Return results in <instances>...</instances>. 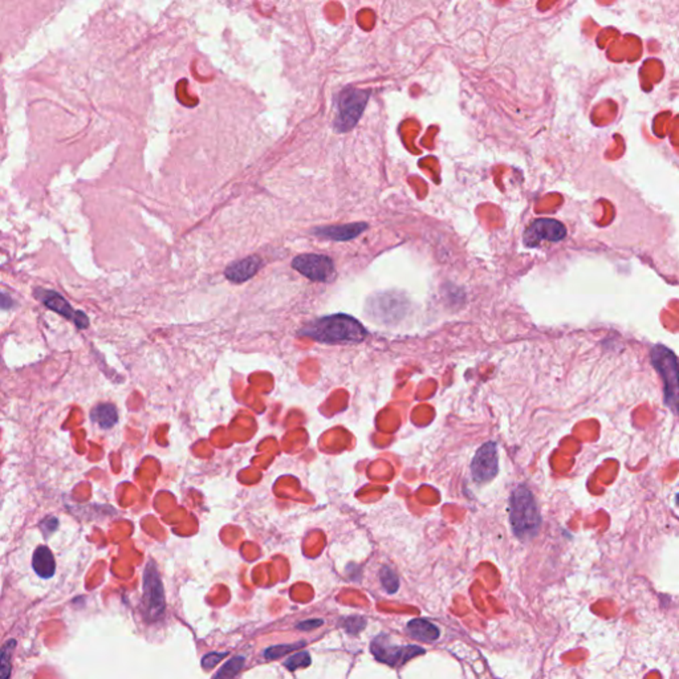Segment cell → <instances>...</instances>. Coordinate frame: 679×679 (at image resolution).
I'll return each instance as SVG.
<instances>
[{
    "mask_svg": "<svg viewBox=\"0 0 679 679\" xmlns=\"http://www.w3.org/2000/svg\"><path fill=\"white\" fill-rule=\"evenodd\" d=\"M298 333L326 344L361 342L368 336L360 321L342 313L318 318L304 326Z\"/></svg>",
    "mask_w": 679,
    "mask_h": 679,
    "instance_id": "1",
    "label": "cell"
},
{
    "mask_svg": "<svg viewBox=\"0 0 679 679\" xmlns=\"http://www.w3.org/2000/svg\"><path fill=\"white\" fill-rule=\"evenodd\" d=\"M292 267L313 281H331L336 276L332 259L325 255H300L294 259Z\"/></svg>",
    "mask_w": 679,
    "mask_h": 679,
    "instance_id": "7",
    "label": "cell"
},
{
    "mask_svg": "<svg viewBox=\"0 0 679 679\" xmlns=\"http://www.w3.org/2000/svg\"><path fill=\"white\" fill-rule=\"evenodd\" d=\"M246 659L243 657H233L226 662L220 670L215 674V678H233L244 666Z\"/></svg>",
    "mask_w": 679,
    "mask_h": 679,
    "instance_id": "17",
    "label": "cell"
},
{
    "mask_svg": "<svg viewBox=\"0 0 679 679\" xmlns=\"http://www.w3.org/2000/svg\"><path fill=\"white\" fill-rule=\"evenodd\" d=\"M380 578H381L382 587L387 593L394 594L398 591L400 578L392 568L383 567L380 572Z\"/></svg>",
    "mask_w": 679,
    "mask_h": 679,
    "instance_id": "18",
    "label": "cell"
},
{
    "mask_svg": "<svg viewBox=\"0 0 679 679\" xmlns=\"http://www.w3.org/2000/svg\"><path fill=\"white\" fill-rule=\"evenodd\" d=\"M301 646H305V641H298V642H295V643H287V645L271 646V648H268L264 652V657L267 658V659H277V658L287 656L288 653H292L294 650H296V649L301 648Z\"/></svg>",
    "mask_w": 679,
    "mask_h": 679,
    "instance_id": "19",
    "label": "cell"
},
{
    "mask_svg": "<svg viewBox=\"0 0 679 679\" xmlns=\"http://www.w3.org/2000/svg\"><path fill=\"white\" fill-rule=\"evenodd\" d=\"M370 92L356 89L352 86L345 88L336 99V118L335 129L340 133L349 131L356 127L368 104Z\"/></svg>",
    "mask_w": 679,
    "mask_h": 679,
    "instance_id": "3",
    "label": "cell"
},
{
    "mask_svg": "<svg viewBox=\"0 0 679 679\" xmlns=\"http://www.w3.org/2000/svg\"><path fill=\"white\" fill-rule=\"evenodd\" d=\"M509 523L515 536L523 541L533 539L541 526V516L530 489L516 488L509 499Z\"/></svg>",
    "mask_w": 679,
    "mask_h": 679,
    "instance_id": "2",
    "label": "cell"
},
{
    "mask_svg": "<svg viewBox=\"0 0 679 679\" xmlns=\"http://www.w3.org/2000/svg\"><path fill=\"white\" fill-rule=\"evenodd\" d=\"M311 656L308 652H300L297 653L295 656L288 658L285 662H284V666L288 669V670H297L300 667H307L311 665Z\"/></svg>",
    "mask_w": 679,
    "mask_h": 679,
    "instance_id": "20",
    "label": "cell"
},
{
    "mask_svg": "<svg viewBox=\"0 0 679 679\" xmlns=\"http://www.w3.org/2000/svg\"><path fill=\"white\" fill-rule=\"evenodd\" d=\"M35 296L38 297L48 309L56 312L57 315L63 316L66 320H71L72 322H75V325L79 329H85L89 326V318L84 312L83 311H75L72 308V305L56 291L36 288Z\"/></svg>",
    "mask_w": 679,
    "mask_h": 679,
    "instance_id": "8",
    "label": "cell"
},
{
    "mask_svg": "<svg viewBox=\"0 0 679 679\" xmlns=\"http://www.w3.org/2000/svg\"><path fill=\"white\" fill-rule=\"evenodd\" d=\"M57 526H59L57 519L56 517H52V516H49L45 520H42V523L40 524V527H42L44 532H53V530L57 528Z\"/></svg>",
    "mask_w": 679,
    "mask_h": 679,
    "instance_id": "24",
    "label": "cell"
},
{
    "mask_svg": "<svg viewBox=\"0 0 679 679\" xmlns=\"http://www.w3.org/2000/svg\"><path fill=\"white\" fill-rule=\"evenodd\" d=\"M226 656H227V653H209L202 659V666L206 670H212Z\"/></svg>",
    "mask_w": 679,
    "mask_h": 679,
    "instance_id": "22",
    "label": "cell"
},
{
    "mask_svg": "<svg viewBox=\"0 0 679 679\" xmlns=\"http://www.w3.org/2000/svg\"><path fill=\"white\" fill-rule=\"evenodd\" d=\"M16 648L15 639H8L0 648V678H10L12 671V656Z\"/></svg>",
    "mask_w": 679,
    "mask_h": 679,
    "instance_id": "16",
    "label": "cell"
},
{
    "mask_svg": "<svg viewBox=\"0 0 679 679\" xmlns=\"http://www.w3.org/2000/svg\"><path fill=\"white\" fill-rule=\"evenodd\" d=\"M370 650L377 661L392 667H400L411 658L424 654V649L417 645H394L389 637L381 635L376 637L370 645Z\"/></svg>",
    "mask_w": 679,
    "mask_h": 679,
    "instance_id": "6",
    "label": "cell"
},
{
    "mask_svg": "<svg viewBox=\"0 0 679 679\" xmlns=\"http://www.w3.org/2000/svg\"><path fill=\"white\" fill-rule=\"evenodd\" d=\"M34 571L42 578H51L56 571L55 557L48 547H39L32 557Z\"/></svg>",
    "mask_w": 679,
    "mask_h": 679,
    "instance_id": "14",
    "label": "cell"
},
{
    "mask_svg": "<svg viewBox=\"0 0 679 679\" xmlns=\"http://www.w3.org/2000/svg\"><path fill=\"white\" fill-rule=\"evenodd\" d=\"M14 305H15V303H14L12 297L10 296V295H7V294L0 292V309H3V311H8V309H11Z\"/></svg>",
    "mask_w": 679,
    "mask_h": 679,
    "instance_id": "25",
    "label": "cell"
},
{
    "mask_svg": "<svg viewBox=\"0 0 679 679\" xmlns=\"http://www.w3.org/2000/svg\"><path fill=\"white\" fill-rule=\"evenodd\" d=\"M365 625H366V619L360 615H352L344 619V629L349 635H359L365 628Z\"/></svg>",
    "mask_w": 679,
    "mask_h": 679,
    "instance_id": "21",
    "label": "cell"
},
{
    "mask_svg": "<svg viewBox=\"0 0 679 679\" xmlns=\"http://www.w3.org/2000/svg\"><path fill=\"white\" fill-rule=\"evenodd\" d=\"M652 363L662 376L665 383V402L677 413L678 405V360L677 356L663 345H656L652 350Z\"/></svg>",
    "mask_w": 679,
    "mask_h": 679,
    "instance_id": "4",
    "label": "cell"
},
{
    "mask_svg": "<svg viewBox=\"0 0 679 679\" xmlns=\"http://www.w3.org/2000/svg\"><path fill=\"white\" fill-rule=\"evenodd\" d=\"M407 632L410 636L414 637L415 639H420L422 642H434L441 636L439 629L434 624H431L430 621H427L424 618L411 619L407 624Z\"/></svg>",
    "mask_w": 679,
    "mask_h": 679,
    "instance_id": "13",
    "label": "cell"
},
{
    "mask_svg": "<svg viewBox=\"0 0 679 679\" xmlns=\"http://www.w3.org/2000/svg\"><path fill=\"white\" fill-rule=\"evenodd\" d=\"M368 229V223H349V225H341V226H331V227H320L313 230L316 236L320 238H326L331 240H337V242H345V240H352L357 238L360 233H363Z\"/></svg>",
    "mask_w": 679,
    "mask_h": 679,
    "instance_id": "11",
    "label": "cell"
},
{
    "mask_svg": "<svg viewBox=\"0 0 679 679\" xmlns=\"http://www.w3.org/2000/svg\"><path fill=\"white\" fill-rule=\"evenodd\" d=\"M498 450L495 442H487L482 446L471 463L472 478L478 483H487L498 474Z\"/></svg>",
    "mask_w": 679,
    "mask_h": 679,
    "instance_id": "10",
    "label": "cell"
},
{
    "mask_svg": "<svg viewBox=\"0 0 679 679\" xmlns=\"http://www.w3.org/2000/svg\"><path fill=\"white\" fill-rule=\"evenodd\" d=\"M324 624L322 619H307V621H303V622H298L297 624V629L298 630H312V629H316L318 626H321Z\"/></svg>",
    "mask_w": 679,
    "mask_h": 679,
    "instance_id": "23",
    "label": "cell"
},
{
    "mask_svg": "<svg viewBox=\"0 0 679 679\" xmlns=\"http://www.w3.org/2000/svg\"><path fill=\"white\" fill-rule=\"evenodd\" d=\"M261 259L259 256H248L243 260H238L226 268L225 275L233 283H243L256 275L261 267Z\"/></svg>",
    "mask_w": 679,
    "mask_h": 679,
    "instance_id": "12",
    "label": "cell"
},
{
    "mask_svg": "<svg viewBox=\"0 0 679 679\" xmlns=\"http://www.w3.org/2000/svg\"><path fill=\"white\" fill-rule=\"evenodd\" d=\"M567 236L565 226L556 219H537L524 233V244L537 247L541 242H560Z\"/></svg>",
    "mask_w": 679,
    "mask_h": 679,
    "instance_id": "9",
    "label": "cell"
},
{
    "mask_svg": "<svg viewBox=\"0 0 679 679\" xmlns=\"http://www.w3.org/2000/svg\"><path fill=\"white\" fill-rule=\"evenodd\" d=\"M90 418L100 427L110 428L117 424L118 414H117V409L112 403H100L92 410Z\"/></svg>",
    "mask_w": 679,
    "mask_h": 679,
    "instance_id": "15",
    "label": "cell"
},
{
    "mask_svg": "<svg viewBox=\"0 0 679 679\" xmlns=\"http://www.w3.org/2000/svg\"><path fill=\"white\" fill-rule=\"evenodd\" d=\"M144 615L149 622L161 619L165 613V592L158 569L150 561L144 572Z\"/></svg>",
    "mask_w": 679,
    "mask_h": 679,
    "instance_id": "5",
    "label": "cell"
}]
</instances>
